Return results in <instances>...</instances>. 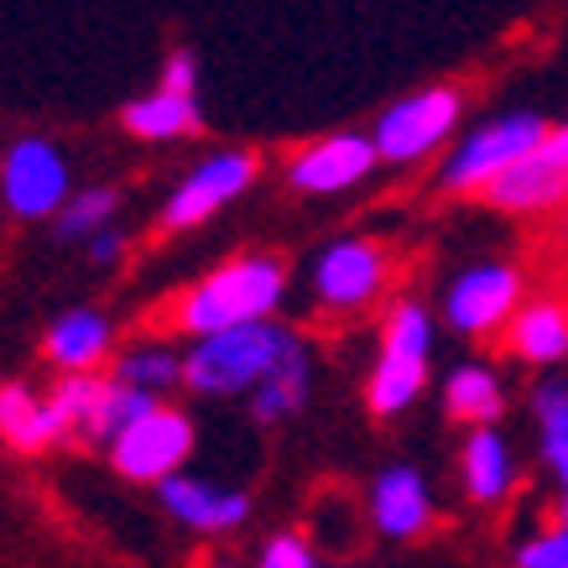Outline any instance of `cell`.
I'll return each instance as SVG.
<instances>
[{
    "label": "cell",
    "instance_id": "obj_1",
    "mask_svg": "<svg viewBox=\"0 0 568 568\" xmlns=\"http://www.w3.org/2000/svg\"><path fill=\"white\" fill-rule=\"evenodd\" d=\"M282 303H287V266L266 256V251H251V256H230L199 282H189L173 297L168 318H173L178 334H189L193 345V339L230 334V328L245 324H272Z\"/></svg>",
    "mask_w": 568,
    "mask_h": 568
},
{
    "label": "cell",
    "instance_id": "obj_2",
    "mask_svg": "<svg viewBox=\"0 0 568 568\" xmlns=\"http://www.w3.org/2000/svg\"><path fill=\"white\" fill-rule=\"evenodd\" d=\"M303 345V334L293 324H245V328H230V334H209V339H193L183 349V386L193 396H251L266 386V381L293 361Z\"/></svg>",
    "mask_w": 568,
    "mask_h": 568
},
{
    "label": "cell",
    "instance_id": "obj_3",
    "mask_svg": "<svg viewBox=\"0 0 568 568\" xmlns=\"http://www.w3.org/2000/svg\"><path fill=\"white\" fill-rule=\"evenodd\" d=\"M552 125L532 110H506V115H490V121L469 125L465 136L454 141L444 156H438V173L433 183L454 199H465V193H490L500 178H511L527 162V156L548 141Z\"/></svg>",
    "mask_w": 568,
    "mask_h": 568
},
{
    "label": "cell",
    "instance_id": "obj_4",
    "mask_svg": "<svg viewBox=\"0 0 568 568\" xmlns=\"http://www.w3.org/2000/svg\"><path fill=\"white\" fill-rule=\"evenodd\" d=\"M433 339L438 324L433 313L413 297L392 303L386 324H381V349L365 381V407L376 417H402L417 396L428 392V371H433Z\"/></svg>",
    "mask_w": 568,
    "mask_h": 568
},
{
    "label": "cell",
    "instance_id": "obj_5",
    "mask_svg": "<svg viewBox=\"0 0 568 568\" xmlns=\"http://www.w3.org/2000/svg\"><path fill=\"white\" fill-rule=\"evenodd\" d=\"M459 115H465V89L423 84L381 110L376 125H371V141H376L381 162L417 168V162L448 152V141H459Z\"/></svg>",
    "mask_w": 568,
    "mask_h": 568
},
{
    "label": "cell",
    "instance_id": "obj_6",
    "mask_svg": "<svg viewBox=\"0 0 568 568\" xmlns=\"http://www.w3.org/2000/svg\"><path fill=\"white\" fill-rule=\"evenodd\" d=\"M392 251L371 235H339L328 241L308 266V297L313 308L328 318H345V313L376 308L386 287H392Z\"/></svg>",
    "mask_w": 568,
    "mask_h": 568
},
{
    "label": "cell",
    "instance_id": "obj_7",
    "mask_svg": "<svg viewBox=\"0 0 568 568\" xmlns=\"http://www.w3.org/2000/svg\"><path fill=\"white\" fill-rule=\"evenodd\" d=\"M527 303V276H521L517 261H469L448 276L444 287V324L465 339H490V334H506L511 318Z\"/></svg>",
    "mask_w": 568,
    "mask_h": 568
},
{
    "label": "cell",
    "instance_id": "obj_8",
    "mask_svg": "<svg viewBox=\"0 0 568 568\" xmlns=\"http://www.w3.org/2000/svg\"><path fill=\"white\" fill-rule=\"evenodd\" d=\"M73 168L52 136H17L0 152V204L17 220H58L73 204Z\"/></svg>",
    "mask_w": 568,
    "mask_h": 568
},
{
    "label": "cell",
    "instance_id": "obj_9",
    "mask_svg": "<svg viewBox=\"0 0 568 568\" xmlns=\"http://www.w3.org/2000/svg\"><path fill=\"white\" fill-rule=\"evenodd\" d=\"M193 444H199L193 417L183 413V407H173V402H162V407H152L141 423H131V428L104 448V454H110L115 475L162 490L168 480H178V475L189 469Z\"/></svg>",
    "mask_w": 568,
    "mask_h": 568
},
{
    "label": "cell",
    "instance_id": "obj_10",
    "mask_svg": "<svg viewBox=\"0 0 568 568\" xmlns=\"http://www.w3.org/2000/svg\"><path fill=\"white\" fill-rule=\"evenodd\" d=\"M256 173H261L256 152H235V146H224V152L199 156L189 173L178 178V189L162 199L156 230L183 235V230H199V224H209L224 204H235V199H241V193L256 183Z\"/></svg>",
    "mask_w": 568,
    "mask_h": 568
},
{
    "label": "cell",
    "instance_id": "obj_11",
    "mask_svg": "<svg viewBox=\"0 0 568 568\" xmlns=\"http://www.w3.org/2000/svg\"><path fill=\"white\" fill-rule=\"evenodd\" d=\"M376 141L371 131H334V136H318L308 146H297L287 156V189L297 193H313V199H324V193H349L361 189L365 178L376 173Z\"/></svg>",
    "mask_w": 568,
    "mask_h": 568
},
{
    "label": "cell",
    "instance_id": "obj_12",
    "mask_svg": "<svg viewBox=\"0 0 568 568\" xmlns=\"http://www.w3.org/2000/svg\"><path fill=\"white\" fill-rule=\"evenodd\" d=\"M485 204L500 214H552L568 204V121L552 125L548 141L521 162L511 178H500L496 189L485 193Z\"/></svg>",
    "mask_w": 568,
    "mask_h": 568
},
{
    "label": "cell",
    "instance_id": "obj_13",
    "mask_svg": "<svg viewBox=\"0 0 568 568\" xmlns=\"http://www.w3.org/2000/svg\"><path fill=\"white\" fill-rule=\"evenodd\" d=\"M365 511H371V527L392 542H413L433 527V490L428 475L417 465H386L365 490Z\"/></svg>",
    "mask_w": 568,
    "mask_h": 568
},
{
    "label": "cell",
    "instance_id": "obj_14",
    "mask_svg": "<svg viewBox=\"0 0 568 568\" xmlns=\"http://www.w3.org/2000/svg\"><path fill=\"white\" fill-rule=\"evenodd\" d=\"M162 500V511L178 521V527H189L199 537H220V532H235L251 521V496L245 490H224V485L204 480V475H178L156 490Z\"/></svg>",
    "mask_w": 568,
    "mask_h": 568
},
{
    "label": "cell",
    "instance_id": "obj_15",
    "mask_svg": "<svg viewBox=\"0 0 568 568\" xmlns=\"http://www.w3.org/2000/svg\"><path fill=\"white\" fill-rule=\"evenodd\" d=\"M42 355L58 365V376H100V365L115 355V324L100 308L58 313L42 334Z\"/></svg>",
    "mask_w": 568,
    "mask_h": 568
},
{
    "label": "cell",
    "instance_id": "obj_16",
    "mask_svg": "<svg viewBox=\"0 0 568 568\" xmlns=\"http://www.w3.org/2000/svg\"><path fill=\"white\" fill-rule=\"evenodd\" d=\"M506 349L521 365H564L568 361V297L537 293L521 303V313L506 328Z\"/></svg>",
    "mask_w": 568,
    "mask_h": 568
},
{
    "label": "cell",
    "instance_id": "obj_17",
    "mask_svg": "<svg viewBox=\"0 0 568 568\" xmlns=\"http://www.w3.org/2000/svg\"><path fill=\"white\" fill-rule=\"evenodd\" d=\"M459 485L475 506H500L517 490V454L500 428H475L459 444Z\"/></svg>",
    "mask_w": 568,
    "mask_h": 568
},
{
    "label": "cell",
    "instance_id": "obj_18",
    "mask_svg": "<svg viewBox=\"0 0 568 568\" xmlns=\"http://www.w3.org/2000/svg\"><path fill=\"white\" fill-rule=\"evenodd\" d=\"M444 413L454 423L475 428H496L500 413H506V381H500L496 365L485 361H459L444 376Z\"/></svg>",
    "mask_w": 568,
    "mask_h": 568
},
{
    "label": "cell",
    "instance_id": "obj_19",
    "mask_svg": "<svg viewBox=\"0 0 568 568\" xmlns=\"http://www.w3.org/2000/svg\"><path fill=\"white\" fill-rule=\"evenodd\" d=\"M121 125L136 141H178L193 136L204 125V110H199V94H183V89H146L121 110Z\"/></svg>",
    "mask_w": 568,
    "mask_h": 568
},
{
    "label": "cell",
    "instance_id": "obj_20",
    "mask_svg": "<svg viewBox=\"0 0 568 568\" xmlns=\"http://www.w3.org/2000/svg\"><path fill=\"white\" fill-rule=\"evenodd\" d=\"M532 423L537 448L558 485V521H568V381H542L532 392Z\"/></svg>",
    "mask_w": 568,
    "mask_h": 568
},
{
    "label": "cell",
    "instance_id": "obj_21",
    "mask_svg": "<svg viewBox=\"0 0 568 568\" xmlns=\"http://www.w3.org/2000/svg\"><path fill=\"white\" fill-rule=\"evenodd\" d=\"M0 444L17 448V454H37V448L63 444L52 428L48 396H37L27 381H6L0 386Z\"/></svg>",
    "mask_w": 568,
    "mask_h": 568
},
{
    "label": "cell",
    "instance_id": "obj_22",
    "mask_svg": "<svg viewBox=\"0 0 568 568\" xmlns=\"http://www.w3.org/2000/svg\"><path fill=\"white\" fill-rule=\"evenodd\" d=\"M110 376L121 381V386H131V392L162 402L168 392L183 386V349H173L168 339H136L131 349L115 355V371H110Z\"/></svg>",
    "mask_w": 568,
    "mask_h": 568
},
{
    "label": "cell",
    "instance_id": "obj_23",
    "mask_svg": "<svg viewBox=\"0 0 568 568\" xmlns=\"http://www.w3.org/2000/svg\"><path fill=\"white\" fill-rule=\"evenodd\" d=\"M308 392H313V355L308 349H297L293 361L282 365V371H276V376L251 396V417L266 423V428H276V423H287V417L303 413Z\"/></svg>",
    "mask_w": 568,
    "mask_h": 568
},
{
    "label": "cell",
    "instance_id": "obj_24",
    "mask_svg": "<svg viewBox=\"0 0 568 568\" xmlns=\"http://www.w3.org/2000/svg\"><path fill=\"white\" fill-rule=\"evenodd\" d=\"M104 376H58L48 392V413L58 438H89L94 433V413H100Z\"/></svg>",
    "mask_w": 568,
    "mask_h": 568
},
{
    "label": "cell",
    "instance_id": "obj_25",
    "mask_svg": "<svg viewBox=\"0 0 568 568\" xmlns=\"http://www.w3.org/2000/svg\"><path fill=\"white\" fill-rule=\"evenodd\" d=\"M115 214H121V193L115 189H79L73 193V204L58 214V241H79L89 245L94 235H104V230H115Z\"/></svg>",
    "mask_w": 568,
    "mask_h": 568
},
{
    "label": "cell",
    "instance_id": "obj_26",
    "mask_svg": "<svg viewBox=\"0 0 568 568\" xmlns=\"http://www.w3.org/2000/svg\"><path fill=\"white\" fill-rule=\"evenodd\" d=\"M152 407H162V402H152V396L131 392V386H121L115 376H104V392H100V413H94V433H89V444H115L131 423H141V417L152 413Z\"/></svg>",
    "mask_w": 568,
    "mask_h": 568
},
{
    "label": "cell",
    "instance_id": "obj_27",
    "mask_svg": "<svg viewBox=\"0 0 568 568\" xmlns=\"http://www.w3.org/2000/svg\"><path fill=\"white\" fill-rule=\"evenodd\" d=\"M517 568H568V521H548L517 542Z\"/></svg>",
    "mask_w": 568,
    "mask_h": 568
},
{
    "label": "cell",
    "instance_id": "obj_28",
    "mask_svg": "<svg viewBox=\"0 0 568 568\" xmlns=\"http://www.w3.org/2000/svg\"><path fill=\"white\" fill-rule=\"evenodd\" d=\"M251 568H318V548L303 532H272Z\"/></svg>",
    "mask_w": 568,
    "mask_h": 568
},
{
    "label": "cell",
    "instance_id": "obj_29",
    "mask_svg": "<svg viewBox=\"0 0 568 568\" xmlns=\"http://www.w3.org/2000/svg\"><path fill=\"white\" fill-rule=\"evenodd\" d=\"M84 251H89V261H94V266H121V256H125V230H121V224H115V230H104V235H94Z\"/></svg>",
    "mask_w": 568,
    "mask_h": 568
},
{
    "label": "cell",
    "instance_id": "obj_30",
    "mask_svg": "<svg viewBox=\"0 0 568 568\" xmlns=\"http://www.w3.org/2000/svg\"><path fill=\"white\" fill-rule=\"evenodd\" d=\"M199 568H241V564H235V558H224V552H214V558H204Z\"/></svg>",
    "mask_w": 568,
    "mask_h": 568
}]
</instances>
